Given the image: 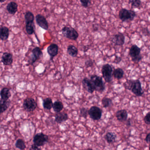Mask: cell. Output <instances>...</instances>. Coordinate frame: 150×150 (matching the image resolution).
Listing matches in <instances>:
<instances>
[{
  "mask_svg": "<svg viewBox=\"0 0 150 150\" xmlns=\"http://www.w3.org/2000/svg\"><path fill=\"white\" fill-rule=\"evenodd\" d=\"M94 61L90 59L87 60L85 62V66L87 68H88L92 67H93L94 65Z\"/></svg>",
  "mask_w": 150,
  "mask_h": 150,
  "instance_id": "cell-33",
  "label": "cell"
},
{
  "mask_svg": "<svg viewBox=\"0 0 150 150\" xmlns=\"http://www.w3.org/2000/svg\"><path fill=\"white\" fill-rule=\"evenodd\" d=\"M123 85L125 89L129 90L137 97H141L144 93L141 83L139 79L127 80Z\"/></svg>",
  "mask_w": 150,
  "mask_h": 150,
  "instance_id": "cell-1",
  "label": "cell"
},
{
  "mask_svg": "<svg viewBox=\"0 0 150 150\" xmlns=\"http://www.w3.org/2000/svg\"><path fill=\"white\" fill-rule=\"evenodd\" d=\"M30 150H41V149L39 148V147H38L35 144H33L31 146V148L30 149Z\"/></svg>",
  "mask_w": 150,
  "mask_h": 150,
  "instance_id": "cell-37",
  "label": "cell"
},
{
  "mask_svg": "<svg viewBox=\"0 0 150 150\" xmlns=\"http://www.w3.org/2000/svg\"><path fill=\"white\" fill-rule=\"evenodd\" d=\"M124 71L120 68L115 69L113 71V76L117 79H122L124 76Z\"/></svg>",
  "mask_w": 150,
  "mask_h": 150,
  "instance_id": "cell-25",
  "label": "cell"
},
{
  "mask_svg": "<svg viewBox=\"0 0 150 150\" xmlns=\"http://www.w3.org/2000/svg\"><path fill=\"white\" fill-rule=\"evenodd\" d=\"M1 62L5 66H10L13 62V56L12 54L10 53H4L2 56Z\"/></svg>",
  "mask_w": 150,
  "mask_h": 150,
  "instance_id": "cell-14",
  "label": "cell"
},
{
  "mask_svg": "<svg viewBox=\"0 0 150 150\" xmlns=\"http://www.w3.org/2000/svg\"><path fill=\"white\" fill-rule=\"evenodd\" d=\"M67 52L72 57H76L78 54V49L73 45H70L68 47Z\"/></svg>",
  "mask_w": 150,
  "mask_h": 150,
  "instance_id": "cell-22",
  "label": "cell"
},
{
  "mask_svg": "<svg viewBox=\"0 0 150 150\" xmlns=\"http://www.w3.org/2000/svg\"><path fill=\"white\" fill-rule=\"evenodd\" d=\"M9 30L6 26H0V39L2 41L6 40L9 38Z\"/></svg>",
  "mask_w": 150,
  "mask_h": 150,
  "instance_id": "cell-18",
  "label": "cell"
},
{
  "mask_svg": "<svg viewBox=\"0 0 150 150\" xmlns=\"http://www.w3.org/2000/svg\"><path fill=\"white\" fill-rule=\"evenodd\" d=\"M11 101L9 100H0V115L4 112L9 107Z\"/></svg>",
  "mask_w": 150,
  "mask_h": 150,
  "instance_id": "cell-21",
  "label": "cell"
},
{
  "mask_svg": "<svg viewBox=\"0 0 150 150\" xmlns=\"http://www.w3.org/2000/svg\"><path fill=\"white\" fill-rule=\"evenodd\" d=\"M36 22L38 26L45 30H48L49 28L48 22L45 18L40 14L36 16Z\"/></svg>",
  "mask_w": 150,
  "mask_h": 150,
  "instance_id": "cell-11",
  "label": "cell"
},
{
  "mask_svg": "<svg viewBox=\"0 0 150 150\" xmlns=\"http://www.w3.org/2000/svg\"><path fill=\"white\" fill-rule=\"evenodd\" d=\"M68 115L64 112H60L57 113L55 115V120L57 123L60 124L68 120Z\"/></svg>",
  "mask_w": 150,
  "mask_h": 150,
  "instance_id": "cell-17",
  "label": "cell"
},
{
  "mask_svg": "<svg viewBox=\"0 0 150 150\" xmlns=\"http://www.w3.org/2000/svg\"><path fill=\"white\" fill-rule=\"evenodd\" d=\"M102 104L104 108H107L113 105L112 100L107 97H104L102 100Z\"/></svg>",
  "mask_w": 150,
  "mask_h": 150,
  "instance_id": "cell-28",
  "label": "cell"
},
{
  "mask_svg": "<svg viewBox=\"0 0 150 150\" xmlns=\"http://www.w3.org/2000/svg\"><path fill=\"white\" fill-rule=\"evenodd\" d=\"M25 23L28 22H33L34 20V16L32 12L28 11L25 14Z\"/></svg>",
  "mask_w": 150,
  "mask_h": 150,
  "instance_id": "cell-29",
  "label": "cell"
},
{
  "mask_svg": "<svg viewBox=\"0 0 150 150\" xmlns=\"http://www.w3.org/2000/svg\"><path fill=\"white\" fill-rule=\"evenodd\" d=\"M90 80L94 86L95 91L102 93L105 90V84L103 81L102 77L97 75H92L90 76Z\"/></svg>",
  "mask_w": 150,
  "mask_h": 150,
  "instance_id": "cell-2",
  "label": "cell"
},
{
  "mask_svg": "<svg viewBox=\"0 0 150 150\" xmlns=\"http://www.w3.org/2000/svg\"><path fill=\"white\" fill-rule=\"evenodd\" d=\"M16 148L21 150H23L26 148L24 142L22 139H18L15 144Z\"/></svg>",
  "mask_w": 150,
  "mask_h": 150,
  "instance_id": "cell-30",
  "label": "cell"
},
{
  "mask_svg": "<svg viewBox=\"0 0 150 150\" xmlns=\"http://www.w3.org/2000/svg\"><path fill=\"white\" fill-rule=\"evenodd\" d=\"M141 49L136 45H134L130 47L129 55L131 59L136 58L141 55Z\"/></svg>",
  "mask_w": 150,
  "mask_h": 150,
  "instance_id": "cell-16",
  "label": "cell"
},
{
  "mask_svg": "<svg viewBox=\"0 0 150 150\" xmlns=\"http://www.w3.org/2000/svg\"><path fill=\"white\" fill-rule=\"evenodd\" d=\"M53 102L50 98H47L43 100V106L44 109L50 110L53 108Z\"/></svg>",
  "mask_w": 150,
  "mask_h": 150,
  "instance_id": "cell-26",
  "label": "cell"
},
{
  "mask_svg": "<svg viewBox=\"0 0 150 150\" xmlns=\"http://www.w3.org/2000/svg\"><path fill=\"white\" fill-rule=\"evenodd\" d=\"M48 136L47 135L42 133H38L35 135L33 138V144L38 147H41L44 146L48 142Z\"/></svg>",
  "mask_w": 150,
  "mask_h": 150,
  "instance_id": "cell-7",
  "label": "cell"
},
{
  "mask_svg": "<svg viewBox=\"0 0 150 150\" xmlns=\"http://www.w3.org/2000/svg\"><path fill=\"white\" fill-rule=\"evenodd\" d=\"M31 52L32 54L29 57L28 61L29 65L34 64L37 60L42 58L43 56V53L40 47H34Z\"/></svg>",
  "mask_w": 150,
  "mask_h": 150,
  "instance_id": "cell-8",
  "label": "cell"
},
{
  "mask_svg": "<svg viewBox=\"0 0 150 150\" xmlns=\"http://www.w3.org/2000/svg\"><path fill=\"white\" fill-rule=\"evenodd\" d=\"M112 41L115 45L122 46L125 43V35L122 33L119 32L113 36Z\"/></svg>",
  "mask_w": 150,
  "mask_h": 150,
  "instance_id": "cell-10",
  "label": "cell"
},
{
  "mask_svg": "<svg viewBox=\"0 0 150 150\" xmlns=\"http://www.w3.org/2000/svg\"><path fill=\"white\" fill-rule=\"evenodd\" d=\"M80 1L82 6L87 8L90 3L91 0H80Z\"/></svg>",
  "mask_w": 150,
  "mask_h": 150,
  "instance_id": "cell-34",
  "label": "cell"
},
{
  "mask_svg": "<svg viewBox=\"0 0 150 150\" xmlns=\"http://www.w3.org/2000/svg\"><path fill=\"white\" fill-rule=\"evenodd\" d=\"M135 11L132 10H128L126 8H122L119 12V16L120 20L122 22L133 21L136 16Z\"/></svg>",
  "mask_w": 150,
  "mask_h": 150,
  "instance_id": "cell-3",
  "label": "cell"
},
{
  "mask_svg": "<svg viewBox=\"0 0 150 150\" xmlns=\"http://www.w3.org/2000/svg\"><path fill=\"white\" fill-rule=\"evenodd\" d=\"M127 125L128 127H130V126H131V119H128L127 122Z\"/></svg>",
  "mask_w": 150,
  "mask_h": 150,
  "instance_id": "cell-39",
  "label": "cell"
},
{
  "mask_svg": "<svg viewBox=\"0 0 150 150\" xmlns=\"http://www.w3.org/2000/svg\"><path fill=\"white\" fill-rule=\"evenodd\" d=\"M26 30L29 35H32L35 32V26L34 22L26 23Z\"/></svg>",
  "mask_w": 150,
  "mask_h": 150,
  "instance_id": "cell-23",
  "label": "cell"
},
{
  "mask_svg": "<svg viewBox=\"0 0 150 150\" xmlns=\"http://www.w3.org/2000/svg\"><path fill=\"white\" fill-rule=\"evenodd\" d=\"M62 33L64 37L71 40H76L79 37L76 30L71 26H64L62 29Z\"/></svg>",
  "mask_w": 150,
  "mask_h": 150,
  "instance_id": "cell-4",
  "label": "cell"
},
{
  "mask_svg": "<svg viewBox=\"0 0 150 150\" xmlns=\"http://www.w3.org/2000/svg\"><path fill=\"white\" fill-rule=\"evenodd\" d=\"M1 99L3 100H7L11 97L10 90L7 87L2 88L0 92Z\"/></svg>",
  "mask_w": 150,
  "mask_h": 150,
  "instance_id": "cell-20",
  "label": "cell"
},
{
  "mask_svg": "<svg viewBox=\"0 0 150 150\" xmlns=\"http://www.w3.org/2000/svg\"><path fill=\"white\" fill-rule=\"evenodd\" d=\"M105 138L108 143L112 144L116 141L117 135L114 132H108L106 135Z\"/></svg>",
  "mask_w": 150,
  "mask_h": 150,
  "instance_id": "cell-24",
  "label": "cell"
},
{
  "mask_svg": "<svg viewBox=\"0 0 150 150\" xmlns=\"http://www.w3.org/2000/svg\"><path fill=\"white\" fill-rule=\"evenodd\" d=\"M82 85L84 89L90 93H92L95 91L94 86L90 79L88 78L85 77L82 79Z\"/></svg>",
  "mask_w": 150,
  "mask_h": 150,
  "instance_id": "cell-13",
  "label": "cell"
},
{
  "mask_svg": "<svg viewBox=\"0 0 150 150\" xmlns=\"http://www.w3.org/2000/svg\"><path fill=\"white\" fill-rule=\"evenodd\" d=\"M37 103L32 98H27L24 100L23 107L25 110L31 112L34 111L37 108Z\"/></svg>",
  "mask_w": 150,
  "mask_h": 150,
  "instance_id": "cell-9",
  "label": "cell"
},
{
  "mask_svg": "<svg viewBox=\"0 0 150 150\" xmlns=\"http://www.w3.org/2000/svg\"><path fill=\"white\" fill-rule=\"evenodd\" d=\"M47 51L48 55L50 56V60H53V58L58 54L59 47L56 44L53 43L48 46Z\"/></svg>",
  "mask_w": 150,
  "mask_h": 150,
  "instance_id": "cell-12",
  "label": "cell"
},
{
  "mask_svg": "<svg viewBox=\"0 0 150 150\" xmlns=\"http://www.w3.org/2000/svg\"><path fill=\"white\" fill-rule=\"evenodd\" d=\"M93 150L92 149H88V150Z\"/></svg>",
  "mask_w": 150,
  "mask_h": 150,
  "instance_id": "cell-42",
  "label": "cell"
},
{
  "mask_svg": "<svg viewBox=\"0 0 150 150\" xmlns=\"http://www.w3.org/2000/svg\"><path fill=\"white\" fill-rule=\"evenodd\" d=\"M89 49V47H88L87 46H85L84 47V52H87V51H88V49Z\"/></svg>",
  "mask_w": 150,
  "mask_h": 150,
  "instance_id": "cell-40",
  "label": "cell"
},
{
  "mask_svg": "<svg viewBox=\"0 0 150 150\" xmlns=\"http://www.w3.org/2000/svg\"><path fill=\"white\" fill-rule=\"evenodd\" d=\"M6 0H0V2L1 3H3L4 2V1H5Z\"/></svg>",
  "mask_w": 150,
  "mask_h": 150,
  "instance_id": "cell-41",
  "label": "cell"
},
{
  "mask_svg": "<svg viewBox=\"0 0 150 150\" xmlns=\"http://www.w3.org/2000/svg\"><path fill=\"white\" fill-rule=\"evenodd\" d=\"M102 110L98 107L92 106L88 110V115L93 120H99L102 115Z\"/></svg>",
  "mask_w": 150,
  "mask_h": 150,
  "instance_id": "cell-6",
  "label": "cell"
},
{
  "mask_svg": "<svg viewBox=\"0 0 150 150\" xmlns=\"http://www.w3.org/2000/svg\"><path fill=\"white\" fill-rule=\"evenodd\" d=\"M122 59L121 57H119L118 56H115V59H114V62H113L114 63H115V64H119L120 62H121Z\"/></svg>",
  "mask_w": 150,
  "mask_h": 150,
  "instance_id": "cell-36",
  "label": "cell"
},
{
  "mask_svg": "<svg viewBox=\"0 0 150 150\" xmlns=\"http://www.w3.org/2000/svg\"><path fill=\"white\" fill-rule=\"evenodd\" d=\"M144 122L147 125H149L150 124V112H149L145 115L144 119Z\"/></svg>",
  "mask_w": 150,
  "mask_h": 150,
  "instance_id": "cell-35",
  "label": "cell"
},
{
  "mask_svg": "<svg viewBox=\"0 0 150 150\" xmlns=\"http://www.w3.org/2000/svg\"><path fill=\"white\" fill-rule=\"evenodd\" d=\"M116 117L118 121L122 122L126 121L128 117V113L126 109H121L116 113Z\"/></svg>",
  "mask_w": 150,
  "mask_h": 150,
  "instance_id": "cell-15",
  "label": "cell"
},
{
  "mask_svg": "<svg viewBox=\"0 0 150 150\" xmlns=\"http://www.w3.org/2000/svg\"><path fill=\"white\" fill-rule=\"evenodd\" d=\"M112 67L109 64H105L103 65L101 69L102 75L106 83H110L113 80Z\"/></svg>",
  "mask_w": 150,
  "mask_h": 150,
  "instance_id": "cell-5",
  "label": "cell"
},
{
  "mask_svg": "<svg viewBox=\"0 0 150 150\" xmlns=\"http://www.w3.org/2000/svg\"><path fill=\"white\" fill-rule=\"evenodd\" d=\"M88 115V109L85 108H82L80 109V116L86 119Z\"/></svg>",
  "mask_w": 150,
  "mask_h": 150,
  "instance_id": "cell-32",
  "label": "cell"
},
{
  "mask_svg": "<svg viewBox=\"0 0 150 150\" xmlns=\"http://www.w3.org/2000/svg\"><path fill=\"white\" fill-rule=\"evenodd\" d=\"M129 3L131 4L132 8H139L141 4V0H129Z\"/></svg>",
  "mask_w": 150,
  "mask_h": 150,
  "instance_id": "cell-31",
  "label": "cell"
},
{
  "mask_svg": "<svg viewBox=\"0 0 150 150\" xmlns=\"http://www.w3.org/2000/svg\"><path fill=\"white\" fill-rule=\"evenodd\" d=\"M150 133H149L146 136V138H145V141L147 143H149L150 142Z\"/></svg>",
  "mask_w": 150,
  "mask_h": 150,
  "instance_id": "cell-38",
  "label": "cell"
},
{
  "mask_svg": "<svg viewBox=\"0 0 150 150\" xmlns=\"http://www.w3.org/2000/svg\"><path fill=\"white\" fill-rule=\"evenodd\" d=\"M53 108L55 112H60L63 109V103L61 101L56 100L53 103Z\"/></svg>",
  "mask_w": 150,
  "mask_h": 150,
  "instance_id": "cell-27",
  "label": "cell"
},
{
  "mask_svg": "<svg viewBox=\"0 0 150 150\" xmlns=\"http://www.w3.org/2000/svg\"><path fill=\"white\" fill-rule=\"evenodd\" d=\"M6 9L9 14L11 15H15L18 11L17 4L15 2H10L7 5Z\"/></svg>",
  "mask_w": 150,
  "mask_h": 150,
  "instance_id": "cell-19",
  "label": "cell"
}]
</instances>
